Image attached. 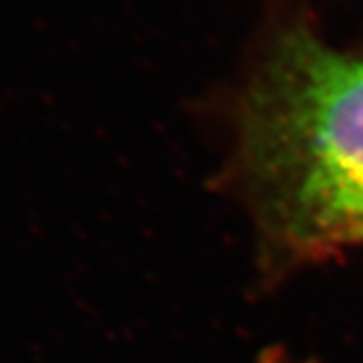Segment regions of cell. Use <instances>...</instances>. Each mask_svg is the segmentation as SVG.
I'll use <instances>...</instances> for the list:
<instances>
[{"instance_id": "1", "label": "cell", "mask_w": 363, "mask_h": 363, "mask_svg": "<svg viewBox=\"0 0 363 363\" xmlns=\"http://www.w3.org/2000/svg\"><path fill=\"white\" fill-rule=\"evenodd\" d=\"M228 179L259 224L305 248L363 230V57L283 28L228 101Z\"/></svg>"}, {"instance_id": "2", "label": "cell", "mask_w": 363, "mask_h": 363, "mask_svg": "<svg viewBox=\"0 0 363 363\" xmlns=\"http://www.w3.org/2000/svg\"><path fill=\"white\" fill-rule=\"evenodd\" d=\"M352 242H357V244H363V230H361V233H357L354 235V240Z\"/></svg>"}, {"instance_id": "3", "label": "cell", "mask_w": 363, "mask_h": 363, "mask_svg": "<svg viewBox=\"0 0 363 363\" xmlns=\"http://www.w3.org/2000/svg\"><path fill=\"white\" fill-rule=\"evenodd\" d=\"M263 363H283V361H281V359H277V357H272V359H266Z\"/></svg>"}]
</instances>
